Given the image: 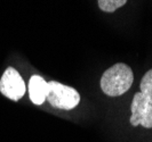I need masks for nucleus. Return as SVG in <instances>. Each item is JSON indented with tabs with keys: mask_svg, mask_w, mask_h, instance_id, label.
Wrapping results in <instances>:
<instances>
[{
	"mask_svg": "<svg viewBox=\"0 0 152 142\" xmlns=\"http://www.w3.org/2000/svg\"><path fill=\"white\" fill-rule=\"evenodd\" d=\"M134 82V74L132 68L118 63L107 68L101 77V89L109 97H119L130 89Z\"/></svg>",
	"mask_w": 152,
	"mask_h": 142,
	"instance_id": "nucleus-1",
	"label": "nucleus"
},
{
	"mask_svg": "<svg viewBox=\"0 0 152 142\" xmlns=\"http://www.w3.org/2000/svg\"><path fill=\"white\" fill-rule=\"evenodd\" d=\"M46 100L52 107L71 110L80 102V94L76 89L56 81L48 82V94Z\"/></svg>",
	"mask_w": 152,
	"mask_h": 142,
	"instance_id": "nucleus-2",
	"label": "nucleus"
},
{
	"mask_svg": "<svg viewBox=\"0 0 152 142\" xmlns=\"http://www.w3.org/2000/svg\"><path fill=\"white\" fill-rule=\"evenodd\" d=\"M25 83L15 68L8 67L0 79V92L6 98L18 101L25 94Z\"/></svg>",
	"mask_w": 152,
	"mask_h": 142,
	"instance_id": "nucleus-3",
	"label": "nucleus"
},
{
	"mask_svg": "<svg viewBox=\"0 0 152 142\" xmlns=\"http://www.w3.org/2000/svg\"><path fill=\"white\" fill-rule=\"evenodd\" d=\"M130 110L132 116L129 122L133 126L142 125L145 128H152V105L141 92L134 94Z\"/></svg>",
	"mask_w": 152,
	"mask_h": 142,
	"instance_id": "nucleus-4",
	"label": "nucleus"
},
{
	"mask_svg": "<svg viewBox=\"0 0 152 142\" xmlns=\"http://www.w3.org/2000/svg\"><path fill=\"white\" fill-rule=\"evenodd\" d=\"M29 94L30 100L34 105H42L48 94V82H46L40 75L31 76L29 81Z\"/></svg>",
	"mask_w": 152,
	"mask_h": 142,
	"instance_id": "nucleus-5",
	"label": "nucleus"
},
{
	"mask_svg": "<svg viewBox=\"0 0 152 142\" xmlns=\"http://www.w3.org/2000/svg\"><path fill=\"white\" fill-rule=\"evenodd\" d=\"M141 93L145 97V99L152 105V68L144 74V76L141 80L140 84Z\"/></svg>",
	"mask_w": 152,
	"mask_h": 142,
	"instance_id": "nucleus-6",
	"label": "nucleus"
},
{
	"mask_svg": "<svg viewBox=\"0 0 152 142\" xmlns=\"http://www.w3.org/2000/svg\"><path fill=\"white\" fill-rule=\"evenodd\" d=\"M126 2L127 0H99V7L105 13H113Z\"/></svg>",
	"mask_w": 152,
	"mask_h": 142,
	"instance_id": "nucleus-7",
	"label": "nucleus"
}]
</instances>
